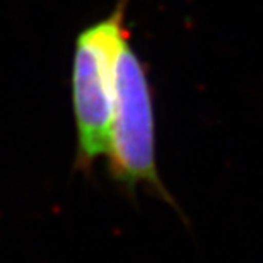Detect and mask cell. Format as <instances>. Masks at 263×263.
Instances as JSON below:
<instances>
[{
	"mask_svg": "<svg viewBox=\"0 0 263 263\" xmlns=\"http://www.w3.org/2000/svg\"><path fill=\"white\" fill-rule=\"evenodd\" d=\"M113 180L128 192L145 186L166 203L175 202L162 183L156 159L154 91L130 38L120 48L115 70V104L108 144Z\"/></svg>",
	"mask_w": 263,
	"mask_h": 263,
	"instance_id": "obj_2",
	"label": "cell"
},
{
	"mask_svg": "<svg viewBox=\"0 0 263 263\" xmlns=\"http://www.w3.org/2000/svg\"><path fill=\"white\" fill-rule=\"evenodd\" d=\"M128 0H118L104 19L76 40L72 60V106L77 132L76 166L91 171L108 154L115 104V70L120 48L130 38Z\"/></svg>",
	"mask_w": 263,
	"mask_h": 263,
	"instance_id": "obj_1",
	"label": "cell"
}]
</instances>
